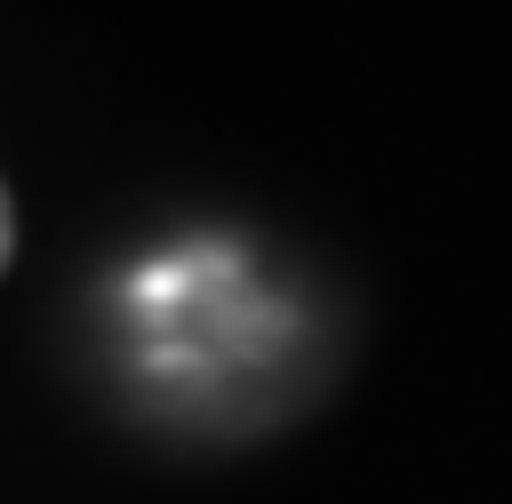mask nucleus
Returning a JSON list of instances; mask_svg holds the SVG:
<instances>
[{
    "instance_id": "nucleus-1",
    "label": "nucleus",
    "mask_w": 512,
    "mask_h": 504,
    "mask_svg": "<svg viewBox=\"0 0 512 504\" xmlns=\"http://www.w3.org/2000/svg\"><path fill=\"white\" fill-rule=\"evenodd\" d=\"M8 248H16V216H8V192H0V272H8Z\"/></svg>"
}]
</instances>
